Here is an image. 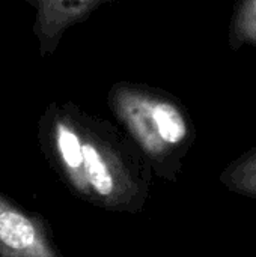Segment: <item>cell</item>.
<instances>
[{
    "mask_svg": "<svg viewBox=\"0 0 256 257\" xmlns=\"http://www.w3.org/2000/svg\"><path fill=\"white\" fill-rule=\"evenodd\" d=\"M36 136L51 170L80 200L118 214L145 209L154 173L118 125L71 101H53L38 119Z\"/></svg>",
    "mask_w": 256,
    "mask_h": 257,
    "instance_id": "1",
    "label": "cell"
},
{
    "mask_svg": "<svg viewBox=\"0 0 256 257\" xmlns=\"http://www.w3.org/2000/svg\"><path fill=\"white\" fill-rule=\"evenodd\" d=\"M107 104L152 173L166 181H177L193 140L190 119L177 99L161 89L122 80L110 87Z\"/></svg>",
    "mask_w": 256,
    "mask_h": 257,
    "instance_id": "2",
    "label": "cell"
},
{
    "mask_svg": "<svg viewBox=\"0 0 256 257\" xmlns=\"http://www.w3.org/2000/svg\"><path fill=\"white\" fill-rule=\"evenodd\" d=\"M0 257H65L51 224L0 191Z\"/></svg>",
    "mask_w": 256,
    "mask_h": 257,
    "instance_id": "3",
    "label": "cell"
},
{
    "mask_svg": "<svg viewBox=\"0 0 256 257\" xmlns=\"http://www.w3.org/2000/svg\"><path fill=\"white\" fill-rule=\"evenodd\" d=\"M35 11L33 35L42 59L54 54L68 29L86 21L98 8L116 0H26Z\"/></svg>",
    "mask_w": 256,
    "mask_h": 257,
    "instance_id": "4",
    "label": "cell"
},
{
    "mask_svg": "<svg viewBox=\"0 0 256 257\" xmlns=\"http://www.w3.org/2000/svg\"><path fill=\"white\" fill-rule=\"evenodd\" d=\"M223 181L229 188L256 197V152L231 167L225 173Z\"/></svg>",
    "mask_w": 256,
    "mask_h": 257,
    "instance_id": "5",
    "label": "cell"
},
{
    "mask_svg": "<svg viewBox=\"0 0 256 257\" xmlns=\"http://www.w3.org/2000/svg\"><path fill=\"white\" fill-rule=\"evenodd\" d=\"M250 11H252V12H255V14H256V0H253V2L250 3Z\"/></svg>",
    "mask_w": 256,
    "mask_h": 257,
    "instance_id": "6",
    "label": "cell"
}]
</instances>
